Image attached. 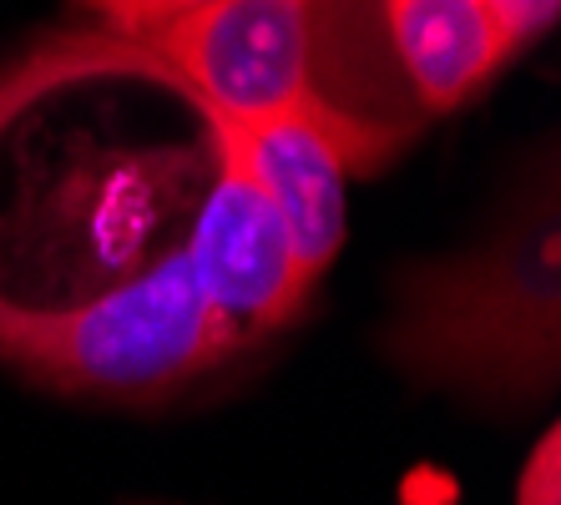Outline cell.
<instances>
[{"mask_svg": "<svg viewBox=\"0 0 561 505\" xmlns=\"http://www.w3.org/2000/svg\"><path fill=\"white\" fill-rule=\"evenodd\" d=\"M81 5L102 15L112 31H122L127 41L142 46V41H152L162 26L203 11V5H213V0H81Z\"/></svg>", "mask_w": 561, "mask_h": 505, "instance_id": "8992f818", "label": "cell"}, {"mask_svg": "<svg viewBox=\"0 0 561 505\" xmlns=\"http://www.w3.org/2000/svg\"><path fill=\"white\" fill-rule=\"evenodd\" d=\"M238 349L233 329L197 294L183 248L71 309L0 298V364L61 394L152 400Z\"/></svg>", "mask_w": 561, "mask_h": 505, "instance_id": "6da1fadb", "label": "cell"}, {"mask_svg": "<svg viewBox=\"0 0 561 505\" xmlns=\"http://www.w3.org/2000/svg\"><path fill=\"white\" fill-rule=\"evenodd\" d=\"M213 147L218 177L197 203L183 259L203 303L233 329L238 344H253L299 313L313 278L304 273L284 218L243 168V157L222 142Z\"/></svg>", "mask_w": 561, "mask_h": 505, "instance_id": "277c9868", "label": "cell"}, {"mask_svg": "<svg viewBox=\"0 0 561 505\" xmlns=\"http://www.w3.org/2000/svg\"><path fill=\"white\" fill-rule=\"evenodd\" d=\"M142 46L178 71L208 122L259 127L313 96V0H213Z\"/></svg>", "mask_w": 561, "mask_h": 505, "instance_id": "7a4b0ae2", "label": "cell"}, {"mask_svg": "<svg viewBox=\"0 0 561 505\" xmlns=\"http://www.w3.org/2000/svg\"><path fill=\"white\" fill-rule=\"evenodd\" d=\"M516 505H561V435L547 429L516 485Z\"/></svg>", "mask_w": 561, "mask_h": 505, "instance_id": "52a82bcc", "label": "cell"}, {"mask_svg": "<svg viewBox=\"0 0 561 505\" xmlns=\"http://www.w3.org/2000/svg\"><path fill=\"white\" fill-rule=\"evenodd\" d=\"M208 131L213 142L233 147L243 157V168L253 172V182L284 218L304 273L319 278L340 259L344 228H350L344 182L354 168H369L390 152V137H379V127H369V122L334 112L319 96H304L294 112L259 122V127L208 122Z\"/></svg>", "mask_w": 561, "mask_h": 505, "instance_id": "3957f363", "label": "cell"}, {"mask_svg": "<svg viewBox=\"0 0 561 505\" xmlns=\"http://www.w3.org/2000/svg\"><path fill=\"white\" fill-rule=\"evenodd\" d=\"M394 56L431 112H450L501 71L522 31L506 0H385Z\"/></svg>", "mask_w": 561, "mask_h": 505, "instance_id": "5b68a950", "label": "cell"}]
</instances>
